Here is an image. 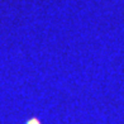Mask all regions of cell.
<instances>
[{"mask_svg":"<svg viewBox=\"0 0 124 124\" xmlns=\"http://www.w3.org/2000/svg\"><path fill=\"white\" fill-rule=\"evenodd\" d=\"M25 124H41V122H39L37 118H33V119H31V120H28Z\"/></svg>","mask_w":124,"mask_h":124,"instance_id":"obj_1","label":"cell"}]
</instances>
